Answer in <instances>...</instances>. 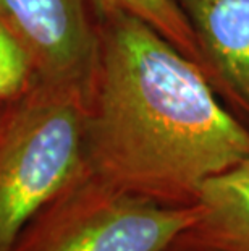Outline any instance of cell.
Listing matches in <instances>:
<instances>
[{"label":"cell","mask_w":249,"mask_h":251,"mask_svg":"<svg viewBox=\"0 0 249 251\" xmlns=\"http://www.w3.org/2000/svg\"><path fill=\"white\" fill-rule=\"evenodd\" d=\"M165 251H205L199 243H196L194 240L186 233V228L173 240Z\"/></svg>","instance_id":"obj_9"},{"label":"cell","mask_w":249,"mask_h":251,"mask_svg":"<svg viewBox=\"0 0 249 251\" xmlns=\"http://www.w3.org/2000/svg\"><path fill=\"white\" fill-rule=\"evenodd\" d=\"M0 21L28 47L38 83L89 102L100 47L94 0H0Z\"/></svg>","instance_id":"obj_4"},{"label":"cell","mask_w":249,"mask_h":251,"mask_svg":"<svg viewBox=\"0 0 249 251\" xmlns=\"http://www.w3.org/2000/svg\"><path fill=\"white\" fill-rule=\"evenodd\" d=\"M99 36L84 165L156 204L196 206L205 181L249 159V128L203 70L146 21L102 12Z\"/></svg>","instance_id":"obj_1"},{"label":"cell","mask_w":249,"mask_h":251,"mask_svg":"<svg viewBox=\"0 0 249 251\" xmlns=\"http://www.w3.org/2000/svg\"><path fill=\"white\" fill-rule=\"evenodd\" d=\"M94 3L97 15L109 10H121L146 21L201 68V52L196 36L173 0H94Z\"/></svg>","instance_id":"obj_7"},{"label":"cell","mask_w":249,"mask_h":251,"mask_svg":"<svg viewBox=\"0 0 249 251\" xmlns=\"http://www.w3.org/2000/svg\"><path fill=\"white\" fill-rule=\"evenodd\" d=\"M36 83L38 73L28 47L0 21V104L18 99Z\"/></svg>","instance_id":"obj_8"},{"label":"cell","mask_w":249,"mask_h":251,"mask_svg":"<svg viewBox=\"0 0 249 251\" xmlns=\"http://www.w3.org/2000/svg\"><path fill=\"white\" fill-rule=\"evenodd\" d=\"M198 216L125 193L86 169L26 224L12 251H165Z\"/></svg>","instance_id":"obj_3"},{"label":"cell","mask_w":249,"mask_h":251,"mask_svg":"<svg viewBox=\"0 0 249 251\" xmlns=\"http://www.w3.org/2000/svg\"><path fill=\"white\" fill-rule=\"evenodd\" d=\"M191 26L201 70L225 107L249 128V0H173Z\"/></svg>","instance_id":"obj_5"},{"label":"cell","mask_w":249,"mask_h":251,"mask_svg":"<svg viewBox=\"0 0 249 251\" xmlns=\"http://www.w3.org/2000/svg\"><path fill=\"white\" fill-rule=\"evenodd\" d=\"M2 114H3V104H0V120H2Z\"/></svg>","instance_id":"obj_10"},{"label":"cell","mask_w":249,"mask_h":251,"mask_svg":"<svg viewBox=\"0 0 249 251\" xmlns=\"http://www.w3.org/2000/svg\"><path fill=\"white\" fill-rule=\"evenodd\" d=\"M186 233L205 251H249V159L209 178Z\"/></svg>","instance_id":"obj_6"},{"label":"cell","mask_w":249,"mask_h":251,"mask_svg":"<svg viewBox=\"0 0 249 251\" xmlns=\"http://www.w3.org/2000/svg\"><path fill=\"white\" fill-rule=\"evenodd\" d=\"M88 104L36 83L3 104L0 120V251L84 167Z\"/></svg>","instance_id":"obj_2"}]
</instances>
